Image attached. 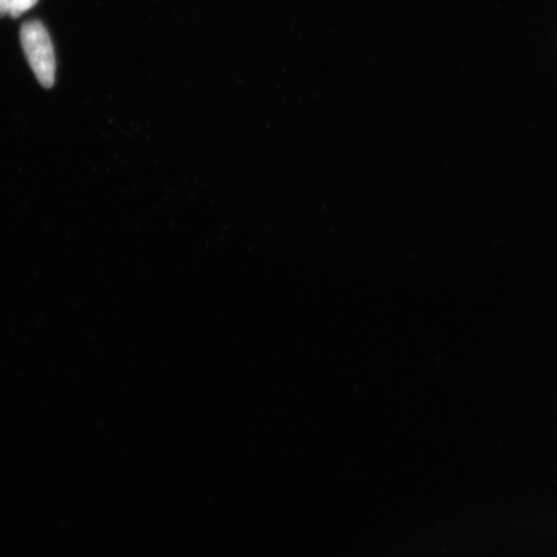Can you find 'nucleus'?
I'll return each mask as SVG.
<instances>
[{
    "label": "nucleus",
    "instance_id": "f03ea898",
    "mask_svg": "<svg viewBox=\"0 0 557 557\" xmlns=\"http://www.w3.org/2000/svg\"><path fill=\"white\" fill-rule=\"evenodd\" d=\"M37 3L38 0H11L9 15L12 18H18L21 15H24L26 11L32 10Z\"/></svg>",
    "mask_w": 557,
    "mask_h": 557
},
{
    "label": "nucleus",
    "instance_id": "7ed1b4c3",
    "mask_svg": "<svg viewBox=\"0 0 557 557\" xmlns=\"http://www.w3.org/2000/svg\"><path fill=\"white\" fill-rule=\"evenodd\" d=\"M11 0H0V17H4L10 13Z\"/></svg>",
    "mask_w": 557,
    "mask_h": 557
},
{
    "label": "nucleus",
    "instance_id": "f257e3e1",
    "mask_svg": "<svg viewBox=\"0 0 557 557\" xmlns=\"http://www.w3.org/2000/svg\"><path fill=\"white\" fill-rule=\"evenodd\" d=\"M21 46L41 87L52 88L55 81V58L52 40L40 21H27L21 26Z\"/></svg>",
    "mask_w": 557,
    "mask_h": 557
}]
</instances>
